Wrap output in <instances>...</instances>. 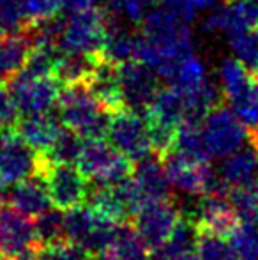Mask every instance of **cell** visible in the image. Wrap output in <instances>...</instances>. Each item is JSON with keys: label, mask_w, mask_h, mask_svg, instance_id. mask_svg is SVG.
I'll return each instance as SVG.
<instances>
[{"label": "cell", "mask_w": 258, "mask_h": 260, "mask_svg": "<svg viewBox=\"0 0 258 260\" xmlns=\"http://www.w3.org/2000/svg\"><path fill=\"white\" fill-rule=\"evenodd\" d=\"M57 106L60 122L82 138L106 137L112 113L96 100L85 82L62 85Z\"/></svg>", "instance_id": "1"}, {"label": "cell", "mask_w": 258, "mask_h": 260, "mask_svg": "<svg viewBox=\"0 0 258 260\" xmlns=\"http://www.w3.org/2000/svg\"><path fill=\"white\" fill-rule=\"evenodd\" d=\"M161 161L170 184L179 191L198 197L209 195V193L228 195V189L221 182L219 174L214 172L207 161L186 156L175 149L163 156Z\"/></svg>", "instance_id": "2"}, {"label": "cell", "mask_w": 258, "mask_h": 260, "mask_svg": "<svg viewBox=\"0 0 258 260\" xmlns=\"http://www.w3.org/2000/svg\"><path fill=\"white\" fill-rule=\"evenodd\" d=\"M110 18L104 9H92L72 13L69 20L62 21L60 50L65 53L99 55L106 39Z\"/></svg>", "instance_id": "3"}, {"label": "cell", "mask_w": 258, "mask_h": 260, "mask_svg": "<svg viewBox=\"0 0 258 260\" xmlns=\"http://www.w3.org/2000/svg\"><path fill=\"white\" fill-rule=\"evenodd\" d=\"M78 168L89 181L96 184H117L133 175V161L119 152L103 138H89L83 142Z\"/></svg>", "instance_id": "4"}, {"label": "cell", "mask_w": 258, "mask_h": 260, "mask_svg": "<svg viewBox=\"0 0 258 260\" xmlns=\"http://www.w3.org/2000/svg\"><path fill=\"white\" fill-rule=\"evenodd\" d=\"M6 83L20 115L50 112L59 103L60 90H62V83L53 75L32 76L20 71Z\"/></svg>", "instance_id": "5"}, {"label": "cell", "mask_w": 258, "mask_h": 260, "mask_svg": "<svg viewBox=\"0 0 258 260\" xmlns=\"http://www.w3.org/2000/svg\"><path fill=\"white\" fill-rule=\"evenodd\" d=\"M203 137L210 157H227L249 142L246 126L232 108L217 105L202 120Z\"/></svg>", "instance_id": "6"}, {"label": "cell", "mask_w": 258, "mask_h": 260, "mask_svg": "<svg viewBox=\"0 0 258 260\" xmlns=\"http://www.w3.org/2000/svg\"><path fill=\"white\" fill-rule=\"evenodd\" d=\"M117 225L119 223L99 216L89 206L65 211V237L83 246L90 255H101L106 250Z\"/></svg>", "instance_id": "7"}, {"label": "cell", "mask_w": 258, "mask_h": 260, "mask_svg": "<svg viewBox=\"0 0 258 260\" xmlns=\"http://www.w3.org/2000/svg\"><path fill=\"white\" fill-rule=\"evenodd\" d=\"M106 137L110 144L126 157H129L133 163L152 154L145 117L131 108L112 113Z\"/></svg>", "instance_id": "8"}, {"label": "cell", "mask_w": 258, "mask_h": 260, "mask_svg": "<svg viewBox=\"0 0 258 260\" xmlns=\"http://www.w3.org/2000/svg\"><path fill=\"white\" fill-rule=\"evenodd\" d=\"M180 216L182 212L172 202V199L151 200L133 216L131 225L134 226L145 246L152 251L172 236Z\"/></svg>", "instance_id": "9"}, {"label": "cell", "mask_w": 258, "mask_h": 260, "mask_svg": "<svg viewBox=\"0 0 258 260\" xmlns=\"http://www.w3.org/2000/svg\"><path fill=\"white\" fill-rule=\"evenodd\" d=\"M39 177L45 179L52 204L62 211L85 206L89 200V179L80 168H75L72 165L50 163Z\"/></svg>", "instance_id": "10"}, {"label": "cell", "mask_w": 258, "mask_h": 260, "mask_svg": "<svg viewBox=\"0 0 258 260\" xmlns=\"http://www.w3.org/2000/svg\"><path fill=\"white\" fill-rule=\"evenodd\" d=\"M193 218L200 230L223 237H230L234 230L241 225L237 209L234 207L230 197L223 193L203 195L196 204Z\"/></svg>", "instance_id": "11"}, {"label": "cell", "mask_w": 258, "mask_h": 260, "mask_svg": "<svg viewBox=\"0 0 258 260\" xmlns=\"http://www.w3.org/2000/svg\"><path fill=\"white\" fill-rule=\"evenodd\" d=\"M158 73L140 60H129L121 66V82L124 90L126 106L143 113L159 92Z\"/></svg>", "instance_id": "12"}, {"label": "cell", "mask_w": 258, "mask_h": 260, "mask_svg": "<svg viewBox=\"0 0 258 260\" xmlns=\"http://www.w3.org/2000/svg\"><path fill=\"white\" fill-rule=\"evenodd\" d=\"M258 28V0H232L214 7L205 20V30L228 36Z\"/></svg>", "instance_id": "13"}, {"label": "cell", "mask_w": 258, "mask_h": 260, "mask_svg": "<svg viewBox=\"0 0 258 260\" xmlns=\"http://www.w3.org/2000/svg\"><path fill=\"white\" fill-rule=\"evenodd\" d=\"M38 246L34 221L16 209L0 206V253L6 257Z\"/></svg>", "instance_id": "14"}, {"label": "cell", "mask_w": 258, "mask_h": 260, "mask_svg": "<svg viewBox=\"0 0 258 260\" xmlns=\"http://www.w3.org/2000/svg\"><path fill=\"white\" fill-rule=\"evenodd\" d=\"M87 85H89L90 92L96 96V100L110 113L128 108L121 82V66L99 58L92 75L87 80Z\"/></svg>", "instance_id": "15"}, {"label": "cell", "mask_w": 258, "mask_h": 260, "mask_svg": "<svg viewBox=\"0 0 258 260\" xmlns=\"http://www.w3.org/2000/svg\"><path fill=\"white\" fill-rule=\"evenodd\" d=\"M50 204L52 199H50L46 182L39 175L13 182V188L7 193V206L28 218H35L45 212L46 209H50Z\"/></svg>", "instance_id": "16"}, {"label": "cell", "mask_w": 258, "mask_h": 260, "mask_svg": "<svg viewBox=\"0 0 258 260\" xmlns=\"http://www.w3.org/2000/svg\"><path fill=\"white\" fill-rule=\"evenodd\" d=\"M217 174L228 191L239 186L249 184L258 177V149L251 142H248L235 152L223 157Z\"/></svg>", "instance_id": "17"}, {"label": "cell", "mask_w": 258, "mask_h": 260, "mask_svg": "<svg viewBox=\"0 0 258 260\" xmlns=\"http://www.w3.org/2000/svg\"><path fill=\"white\" fill-rule=\"evenodd\" d=\"M60 129L62 126L59 119L50 112L23 115L16 124L18 135L23 138L25 144L30 145L35 152H43V154L52 147Z\"/></svg>", "instance_id": "18"}, {"label": "cell", "mask_w": 258, "mask_h": 260, "mask_svg": "<svg viewBox=\"0 0 258 260\" xmlns=\"http://www.w3.org/2000/svg\"><path fill=\"white\" fill-rule=\"evenodd\" d=\"M133 177L138 182L145 200H166L170 197V181L163 167L161 157L149 154L143 159L136 161L133 167Z\"/></svg>", "instance_id": "19"}, {"label": "cell", "mask_w": 258, "mask_h": 260, "mask_svg": "<svg viewBox=\"0 0 258 260\" xmlns=\"http://www.w3.org/2000/svg\"><path fill=\"white\" fill-rule=\"evenodd\" d=\"M200 229L193 216H180L179 223L173 229L172 236L165 241L159 248L151 251L152 260H177L184 255L196 251Z\"/></svg>", "instance_id": "20"}, {"label": "cell", "mask_w": 258, "mask_h": 260, "mask_svg": "<svg viewBox=\"0 0 258 260\" xmlns=\"http://www.w3.org/2000/svg\"><path fill=\"white\" fill-rule=\"evenodd\" d=\"M99 260H152V257L131 221H126L117 225L114 239L99 255Z\"/></svg>", "instance_id": "21"}, {"label": "cell", "mask_w": 258, "mask_h": 260, "mask_svg": "<svg viewBox=\"0 0 258 260\" xmlns=\"http://www.w3.org/2000/svg\"><path fill=\"white\" fill-rule=\"evenodd\" d=\"M143 117L147 122H159L166 124V126L179 127V124L186 117L184 96L170 85L166 89H159L152 103L143 112Z\"/></svg>", "instance_id": "22"}, {"label": "cell", "mask_w": 258, "mask_h": 260, "mask_svg": "<svg viewBox=\"0 0 258 260\" xmlns=\"http://www.w3.org/2000/svg\"><path fill=\"white\" fill-rule=\"evenodd\" d=\"M32 50L28 30L20 34H4L0 41V80L7 82L23 69Z\"/></svg>", "instance_id": "23"}, {"label": "cell", "mask_w": 258, "mask_h": 260, "mask_svg": "<svg viewBox=\"0 0 258 260\" xmlns=\"http://www.w3.org/2000/svg\"><path fill=\"white\" fill-rule=\"evenodd\" d=\"M136 41L138 36H133L129 30H126L119 21L110 20L108 34L99 52V57L115 66H122L129 60H134L136 58Z\"/></svg>", "instance_id": "24"}, {"label": "cell", "mask_w": 258, "mask_h": 260, "mask_svg": "<svg viewBox=\"0 0 258 260\" xmlns=\"http://www.w3.org/2000/svg\"><path fill=\"white\" fill-rule=\"evenodd\" d=\"M99 55H85V53H65L62 52L57 57L53 66V75L62 85L69 83H80L89 80L96 68Z\"/></svg>", "instance_id": "25"}, {"label": "cell", "mask_w": 258, "mask_h": 260, "mask_svg": "<svg viewBox=\"0 0 258 260\" xmlns=\"http://www.w3.org/2000/svg\"><path fill=\"white\" fill-rule=\"evenodd\" d=\"M87 204L92 211L114 223H126L131 219L128 209L119 193L115 191L114 184H96L94 188H90Z\"/></svg>", "instance_id": "26"}, {"label": "cell", "mask_w": 258, "mask_h": 260, "mask_svg": "<svg viewBox=\"0 0 258 260\" xmlns=\"http://www.w3.org/2000/svg\"><path fill=\"white\" fill-rule=\"evenodd\" d=\"M166 82L170 83V87L179 90L182 96H188V94L202 89L209 82V76H207V69L203 62L198 57H195V53H191L177 64L172 76Z\"/></svg>", "instance_id": "27"}, {"label": "cell", "mask_w": 258, "mask_h": 260, "mask_svg": "<svg viewBox=\"0 0 258 260\" xmlns=\"http://www.w3.org/2000/svg\"><path fill=\"white\" fill-rule=\"evenodd\" d=\"M173 149L186 156L196 157V159H209L210 154L205 144V137H203L202 122L200 120L184 119L179 124V129H177L175 147Z\"/></svg>", "instance_id": "28"}, {"label": "cell", "mask_w": 258, "mask_h": 260, "mask_svg": "<svg viewBox=\"0 0 258 260\" xmlns=\"http://www.w3.org/2000/svg\"><path fill=\"white\" fill-rule=\"evenodd\" d=\"M83 142L78 133H75L69 127H62L59 137L52 144V147L45 152L52 163L55 165H75L78 163L80 154H82Z\"/></svg>", "instance_id": "29"}, {"label": "cell", "mask_w": 258, "mask_h": 260, "mask_svg": "<svg viewBox=\"0 0 258 260\" xmlns=\"http://www.w3.org/2000/svg\"><path fill=\"white\" fill-rule=\"evenodd\" d=\"M34 229H35V239L38 246L53 243L65 237V214L62 209H46L39 216L34 218Z\"/></svg>", "instance_id": "30"}, {"label": "cell", "mask_w": 258, "mask_h": 260, "mask_svg": "<svg viewBox=\"0 0 258 260\" xmlns=\"http://www.w3.org/2000/svg\"><path fill=\"white\" fill-rule=\"evenodd\" d=\"M228 105L239 117V120L248 127L249 133L258 131V76L248 89L228 101Z\"/></svg>", "instance_id": "31"}, {"label": "cell", "mask_w": 258, "mask_h": 260, "mask_svg": "<svg viewBox=\"0 0 258 260\" xmlns=\"http://www.w3.org/2000/svg\"><path fill=\"white\" fill-rule=\"evenodd\" d=\"M196 257L198 260H237V255L228 237L205 232V230H200L198 243H196Z\"/></svg>", "instance_id": "32"}, {"label": "cell", "mask_w": 258, "mask_h": 260, "mask_svg": "<svg viewBox=\"0 0 258 260\" xmlns=\"http://www.w3.org/2000/svg\"><path fill=\"white\" fill-rule=\"evenodd\" d=\"M151 0H104V11L110 20H124L133 25H141L151 11Z\"/></svg>", "instance_id": "33"}, {"label": "cell", "mask_w": 258, "mask_h": 260, "mask_svg": "<svg viewBox=\"0 0 258 260\" xmlns=\"http://www.w3.org/2000/svg\"><path fill=\"white\" fill-rule=\"evenodd\" d=\"M38 255L39 260H90L92 257L85 248L67 237L38 246Z\"/></svg>", "instance_id": "34"}, {"label": "cell", "mask_w": 258, "mask_h": 260, "mask_svg": "<svg viewBox=\"0 0 258 260\" xmlns=\"http://www.w3.org/2000/svg\"><path fill=\"white\" fill-rule=\"evenodd\" d=\"M230 46L235 58L258 75V28L230 36Z\"/></svg>", "instance_id": "35"}, {"label": "cell", "mask_w": 258, "mask_h": 260, "mask_svg": "<svg viewBox=\"0 0 258 260\" xmlns=\"http://www.w3.org/2000/svg\"><path fill=\"white\" fill-rule=\"evenodd\" d=\"M21 7L30 27L55 20L64 11L62 0H21Z\"/></svg>", "instance_id": "36"}, {"label": "cell", "mask_w": 258, "mask_h": 260, "mask_svg": "<svg viewBox=\"0 0 258 260\" xmlns=\"http://www.w3.org/2000/svg\"><path fill=\"white\" fill-rule=\"evenodd\" d=\"M28 21L25 18L21 0H2L0 4V30L4 34H20L28 30Z\"/></svg>", "instance_id": "37"}, {"label": "cell", "mask_w": 258, "mask_h": 260, "mask_svg": "<svg viewBox=\"0 0 258 260\" xmlns=\"http://www.w3.org/2000/svg\"><path fill=\"white\" fill-rule=\"evenodd\" d=\"M166 7L179 14L184 21H193L200 11H207L217 4V0H161Z\"/></svg>", "instance_id": "38"}, {"label": "cell", "mask_w": 258, "mask_h": 260, "mask_svg": "<svg viewBox=\"0 0 258 260\" xmlns=\"http://www.w3.org/2000/svg\"><path fill=\"white\" fill-rule=\"evenodd\" d=\"M18 120H20L18 106L11 96L9 89H7V83L0 80V127L2 129L16 127Z\"/></svg>", "instance_id": "39"}, {"label": "cell", "mask_w": 258, "mask_h": 260, "mask_svg": "<svg viewBox=\"0 0 258 260\" xmlns=\"http://www.w3.org/2000/svg\"><path fill=\"white\" fill-rule=\"evenodd\" d=\"M64 11H67L69 14L80 13V11H87L96 7V0H62Z\"/></svg>", "instance_id": "40"}, {"label": "cell", "mask_w": 258, "mask_h": 260, "mask_svg": "<svg viewBox=\"0 0 258 260\" xmlns=\"http://www.w3.org/2000/svg\"><path fill=\"white\" fill-rule=\"evenodd\" d=\"M6 260H39L38 246L27 248V250H23V251H20V253L13 255V257H7Z\"/></svg>", "instance_id": "41"}, {"label": "cell", "mask_w": 258, "mask_h": 260, "mask_svg": "<svg viewBox=\"0 0 258 260\" xmlns=\"http://www.w3.org/2000/svg\"><path fill=\"white\" fill-rule=\"evenodd\" d=\"M6 179L0 175V206H4V200H6V197H7V193H6Z\"/></svg>", "instance_id": "42"}, {"label": "cell", "mask_w": 258, "mask_h": 260, "mask_svg": "<svg viewBox=\"0 0 258 260\" xmlns=\"http://www.w3.org/2000/svg\"><path fill=\"white\" fill-rule=\"evenodd\" d=\"M2 38H4V32H2V30H0V41H2Z\"/></svg>", "instance_id": "43"}, {"label": "cell", "mask_w": 258, "mask_h": 260, "mask_svg": "<svg viewBox=\"0 0 258 260\" xmlns=\"http://www.w3.org/2000/svg\"><path fill=\"white\" fill-rule=\"evenodd\" d=\"M0 4H2V0H0Z\"/></svg>", "instance_id": "44"}]
</instances>
